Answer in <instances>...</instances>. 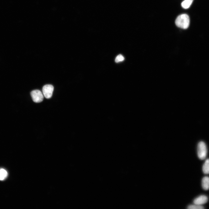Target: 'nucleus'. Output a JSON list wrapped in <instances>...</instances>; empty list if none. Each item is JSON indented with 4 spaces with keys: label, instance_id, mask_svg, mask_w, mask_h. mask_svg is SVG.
<instances>
[{
    "label": "nucleus",
    "instance_id": "nucleus-1",
    "mask_svg": "<svg viewBox=\"0 0 209 209\" xmlns=\"http://www.w3.org/2000/svg\"><path fill=\"white\" fill-rule=\"evenodd\" d=\"M190 23V18L188 15L185 14L179 15L175 21L176 26L183 29L187 28L189 26Z\"/></svg>",
    "mask_w": 209,
    "mask_h": 209
},
{
    "label": "nucleus",
    "instance_id": "nucleus-2",
    "mask_svg": "<svg viewBox=\"0 0 209 209\" xmlns=\"http://www.w3.org/2000/svg\"><path fill=\"white\" fill-rule=\"evenodd\" d=\"M206 145L203 141L199 143L197 147V154L198 157L201 160H203L206 157L207 154Z\"/></svg>",
    "mask_w": 209,
    "mask_h": 209
},
{
    "label": "nucleus",
    "instance_id": "nucleus-3",
    "mask_svg": "<svg viewBox=\"0 0 209 209\" xmlns=\"http://www.w3.org/2000/svg\"><path fill=\"white\" fill-rule=\"evenodd\" d=\"M30 94L33 101L35 102H41L43 100L44 95L40 90H33L31 92Z\"/></svg>",
    "mask_w": 209,
    "mask_h": 209
},
{
    "label": "nucleus",
    "instance_id": "nucleus-4",
    "mask_svg": "<svg viewBox=\"0 0 209 209\" xmlns=\"http://www.w3.org/2000/svg\"><path fill=\"white\" fill-rule=\"evenodd\" d=\"M54 90L53 86L51 84H46L42 88L43 93L44 96L47 99L50 98L52 96Z\"/></svg>",
    "mask_w": 209,
    "mask_h": 209
},
{
    "label": "nucleus",
    "instance_id": "nucleus-5",
    "mask_svg": "<svg viewBox=\"0 0 209 209\" xmlns=\"http://www.w3.org/2000/svg\"><path fill=\"white\" fill-rule=\"evenodd\" d=\"M208 200L207 197L205 195H201L196 198L193 201L194 204L201 205L206 203Z\"/></svg>",
    "mask_w": 209,
    "mask_h": 209
},
{
    "label": "nucleus",
    "instance_id": "nucleus-6",
    "mask_svg": "<svg viewBox=\"0 0 209 209\" xmlns=\"http://www.w3.org/2000/svg\"><path fill=\"white\" fill-rule=\"evenodd\" d=\"M202 186L205 190L209 189V177L206 176L203 178L202 180Z\"/></svg>",
    "mask_w": 209,
    "mask_h": 209
},
{
    "label": "nucleus",
    "instance_id": "nucleus-7",
    "mask_svg": "<svg viewBox=\"0 0 209 209\" xmlns=\"http://www.w3.org/2000/svg\"><path fill=\"white\" fill-rule=\"evenodd\" d=\"M202 170L204 173L209 174V159L206 160L203 165Z\"/></svg>",
    "mask_w": 209,
    "mask_h": 209
},
{
    "label": "nucleus",
    "instance_id": "nucleus-8",
    "mask_svg": "<svg viewBox=\"0 0 209 209\" xmlns=\"http://www.w3.org/2000/svg\"><path fill=\"white\" fill-rule=\"evenodd\" d=\"M193 0H184L181 3L182 7L184 9L188 8L191 5Z\"/></svg>",
    "mask_w": 209,
    "mask_h": 209
},
{
    "label": "nucleus",
    "instance_id": "nucleus-9",
    "mask_svg": "<svg viewBox=\"0 0 209 209\" xmlns=\"http://www.w3.org/2000/svg\"><path fill=\"white\" fill-rule=\"evenodd\" d=\"M7 172L5 170L3 169H0V180L4 179L7 176Z\"/></svg>",
    "mask_w": 209,
    "mask_h": 209
},
{
    "label": "nucleus",
    "instance_id": "nucleus-10",
    "mask_svg": "<svg viewBox=\"0 0 209 209\" xmlns=\"http://www.w3.org/2000/svg\"><path fill=\"white\" fill-rule=\"evenodd\" d=\"M187 208L189 209H203L204 207L201 205L194 204L188 206Z\"/></svg>",
    "mask_w": 209,
    "mask_h": 209
},
{
    "label": "nucleus",
    "instance_id": "nucleus-11",
    "mask_svg": "<svg viewBox=\"0 0 209 209\" xmlns=\"http://www.w3.org/2000/svg\"><path fill=\"white\" fill-rule=\"evenodd\" d=\"M124 60V58L120 54L118 55L115 59V61L116 62L118 63L120 62L123 61Z\"/></svg>",
    "mask_w": 209,
    "mask_h": 209
}]
</instances>
